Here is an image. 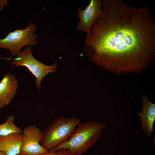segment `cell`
I'll list each match as a JSON object with an SVG mask.
<instances>
[{
  "instance_id": "3",
  "label": "cell",
  "mask_w": 155,
  "mask_h": 155,
  "mask_svg": "<svg viewBox=\"0 0 155 155\" xmlns=\"http://www.w3.org/2000/svg\"><path fill=\"white\" fill-rule=\"evenodd\" d=\"M80 123L75 117H58L55 119L43 133L40 144L49 152L68 140L76 126Z\"/></svg>"
},
{
  "instance_id": "12",
  "label": "cell",
  "mask_w": 155,
  "mask_h": 155,
  "mask_svg": "<svg viewBox=\"0 0 155 155\" xmlns=\"http://www.w3.org/2000/svg\"><path fill=\"white\" fill-rule=\"evenodd\" d=\"M56 152L57 155H77L72 153L67 149H62Z\"/></svg>"
},
{
  "instance_id": "1",
  "label": "cell",
  "mask_w": 155,
  "mask_h": 155,
  "mask_svg": "<svg viewBox=\"0 0 155 155\" xmlns=\"http://www.w3.org/2000/svg\"><path fill=\"white\" fill-rule=\"evenodd\" d=\"M101 16L84 44L85 55L104 67H142L155 51V18L149 7L135 8L122 0H104Z\"/></svg>"
},
{
  "instance_id": "6",
  "label": "cell",
  "mask_w": 155,
  "mask_h": 155,
  "mask_svg": "<svg viewBox=\"0 0 155 155\" xmlns=\"http://www.w3.org/2000/svg\"><path fill=\"white\" fill-rule=\"evenodd\" d=\"M22 133L23 141L20 154L38 155L49 152L41 145L43 133L36 125H31L26 127Z\"/></svg>"
},
{
  "instance_id": "9",
  "label": "cell",
  "mask_w": 155,
  "mask_h": 155,
  "mask_svg": "<svg viewBox=\"0 0 155 155\" xmlns=\"http://www.w3.org/2000/svg\"><path fill=\"white\" fill-rule=\"evenodd\" d=\"M18 82L15 76L7 73L0 82V109L9 105L17 92Z\"/></svg>"
},
{
  "instance_id": "4",
  "label": "cell",
  "mask_w": 155,
  "mask_h": 155,
  "mask_svg": "<svg viewBox=\"0 0 155 155\" xmlns=\"http://www.w3.org/2000/svg\"><path fill=\"white\" fill-rule=\"evenodd\" d=\"M36 28V24L30 23L24 29H17L9 33L5 38H0V48L9 50L11 55L15 56L21 51L24 46L36 45L38 35L34 33Z\"/></svg>"
},
{
  "instance_id": "10",
  "label": "cell",
  "mask_w": 155,
  "mask_h": 155,
  "mask_svg": "<svg viewBox=\"0 0 155 155\" xmlns=\"http://www.w3.org/2000/svg\"><path fill=\"white\" fill-rule=\"evenodd\" d=\"M23 141L21 133H13L0 136V150L6 155H18Z\"/></svg>"
},
{
  "instance_id": "8",
  "label": "cell",
  "mask_w": 155,
  "mask_h": 155,
  "mask_svg": "<svg viewBox=\"0 0 155 155\" xmlns=\"http://www.w3.org/2000/svg\"><path fill=\"white\" fill-rule=\"evenodd\" d=\"M142 106L140 112L137 114L140 117L142 131L148 137L153 133L155 121V104L150 102L145 96L142 98Z\"/></svg>"
},
{
  "instance_id": "11",
  "label": "cell",
  "mask_w": 155,
  "mask_h": 155,
  "mask_svg": "<svg viewBox=\"0 0 155 155\" xmlns=\"http://www.w3.org/2000/svg\"><path fill=\"white\" fill-rule=\"evenodd\" d=\"M15 117L11 115L9 116L5 122L0 124V136H5L13 133H22L21 129L14 123Z\"/></svg>"
},
{
  "instance_id": "2",
  "label": "cell",
  "mask_w": 155,
  "mask_h": 155,
  "mask_svg": "<svg viewBox=\"0 0 155 155\" xmlns=\"http://www.w3.org/2000/svg\"><path fill=\"white\" fill-rule=\"evenodd\" d=\"M78 126L68 140L49 152L66 149L77 155H82L97 143L106 125L101 122L91 121Z\"/></svg>"
},
{
  "instance_id": "13",
  "label": "cell",
  "mask_w": 155,
  "mask_h": 155,
  "mask_svg": "<svg viewBox=\"0 0 155 155\" xmlns=\"http://www.w3.org/2000/svg\"><path fill=\"white\" fill-rule=\"evenodd\" d=\"M18 155H24V154H20ZM38 155H57V153L56 151L54 152H49L46 153H44V154Z\"/></svg>"
},
{
  "instance_id": "5",
  "label": "cell",
  "mask_w": 155,
  "mask_h": 155,
  "mask_svg": "<svg viewBox=\"0 0 155 155\" xmlns=\"http://www.w3.org/2000/svg\"><path fill=\"white\" fill-rule=\"evenodd\" d=\"M32 50L31 47L28 46L18 54L16 58L7 59L13 60L11 64L17 67H26L35 77L36 85L40 89L43 78L50 72H55L57 63H55L51 66L45 65L34 57L32 54Z\"/></svg>"
},
{
  "instance_id": "7",
  "label": "cell",
  "mask_w": 155,
  "mask_h": 155,
  "mask_svg": "<svg viewBox=\"0 0 155 155\" xmlns=\"http://www.w3.org/2000/svg\"><path fill=\"white\" fill-rule=\"evenodd\" d=\"M102 1L91 0L89 4L84 9H78V18L79 20L76 29L80 32L86 33V38L90 35L92 26L101 15Z\"/></svg>"
},
{
  "instance_id": "14",
  "label": "cell",
  "mask_w": 155,
  "mask_h": 155,
  "mask_svg": "<svg viewBox=\"0 0 155 155\" xmlns=\"http://www.w3.org/2000/svg\"><path fill=\"white\" fill-rule=\"evenodd\" d=\"M0 155H6V154L4 152L0 150Z\"/></svg>"
}]
</instances>
